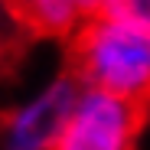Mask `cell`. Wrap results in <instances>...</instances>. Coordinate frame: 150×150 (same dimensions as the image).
Listing matches in <instances>:
<instances>
[{
    "label": "cell",
    "mask_w": 150,
    "mask_h": 150,
    "mask_svg": "<svg viewBox=\"0 0 150 150\" xmlns=\"http://www.w3.org/2000/svg\"><path fill=\"white\" fill-rule=\"evenodd\" d=\"M72 75L85 88L150 105V26L131 13H95L72 42Z\"/></svg>",
    "instance_id": "6da1fadb"
},
{
    "label": "cell",
    "mask_w": 150,
    "mask_h": 150,
    "mask_svg": "<svg viewBox=\"0 0 150 150\" xmlns=\"http://www.w3.org/2000/svg\"><path fill=\"white\" fill-rule=\"evenodd\" d=\"M140 121L144 108L82 85V95L56 140V150H134Z\"/></svg>",
    "instance_id": "7a4b0ae2"
},
{
    "label": "cell",
    "mask_w": 150,
    "mask_h": 150,
    "mask_svg": "<svg viewBox=\"0 0 150 150\" xmlns=\"http://www.w3.org/2000/svg\"><path fill=\"white\" fill-rule=\"evenodd\" d=\"M82 95V82L75 75H59L39 88L30 101L16 105L0 127L4 150H56V140Z\"/></svg>",
    "instance_id": "3957f363"
},
{
    "label": "cell",
    "mask_w": 150,
    "mask_h": 150,
    "mask_svg": "<svg viewBox=\"0 0 150 150\" xmlns=\"http://www.w3.org/2000/svg\"><path fill=\"white\" fill-rule=\"evenodd\" d=\"M4 10L39 36H72L85 23L79 0H4Z\"/></svg>",
    "instance_id": "277c9868"
},
{
    "label": "cell",
    "mask_w": 150,
    "mask_h": 150,
    "mask_svg": "<svg viewBox=\"0 0 150 150\" xmlns=\"http://www.w3.org/2000/svg\"><path fill=\"white\" fill-rule=\"evenodd\" d=\"M101 13H131L150 26V0H105Z\"/></svg>",
    "instance_id": "5b68a950"
},
{
    "label": "cell",
    "mask_w": 150,
    "mask_h": 150,
    "mask_svg": "<svg viewBox=\"0 0 150 150\" xmlns=\"http://www.w3.org/2000/svg\"><path fill=\"white\" fill-rule=\"evenodd\" d=\"M0 10H4V0H0ZM0 59H4V36H0Z\"/></svg>",
    "instance_id": "8992f818"
}]
</instances>
